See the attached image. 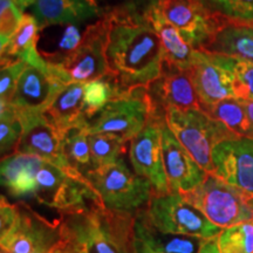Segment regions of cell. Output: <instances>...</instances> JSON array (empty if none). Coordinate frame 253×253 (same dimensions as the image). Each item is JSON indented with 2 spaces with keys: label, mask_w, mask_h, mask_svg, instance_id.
Masks as SVG:
<instances>
[{
  "label": "cell",
  "mask_w": 253,
  "mask_h": 253,
  "mask_svg": "<svg viewBox=\"0 0 253 253\" xmlns=\"http://www.w3.org/2000/svg\"><path fill=\"white\" fill-rule=\"evenodd\" d=\"M108 20L109 75L122 90L148 87L162 75L164 54L156 31L135 4L103 8Z\"/></svg>",
  "instance_id": "1"
},
{
  "label": "cell",
  "mask_w": 253,
  "mask_h": 253,
  "mask_svg": "<svg viewBox=\"0 0 253 253\" xmlns=\"http://www.w3.org/2000/svg\"><path fill=\"white\" fill-rule=\"evenodd\" d=\"M58 224L60 240L69 253H136L135 213L93 204L62 213Z\"/></svg>",
  "instance_id": "2"
},
{
  "label": "cell",
  "mask_w": 253,
  "mask_h": 253,
  "mask_svg": "<svg viewBox=\"0 0 253 253\" xmlns=\"http://www.w3.org/2000/svg\"><path fill=\"white\" fill-rule=\"evenodd\" d=\"M0 232V245L11 253H49L60 242L59 224H52L26 204L9 203L4 196Z\"/></svg>",
  "instance_id": "3"
},
{
  "label": "cell",
  "mask_w": 253,
  "mask_h": 253,
  "mask_svg": "<svg viewBox=\"0 0 253 253\" xmlns=\"http://www.w3.org/2000/svg\"><path fill=\"white\" fill-rule=\"evenodd\" d=\"M166 122L177 140L207 173H213L214 147L238 137L202 109L169 108L166 110Z\"/></svg>",
  "instance_id": "4"
},
{
  "label": "cell",
  "mask_w": 253,
  "mask_h": 253,
  "mask_svg": "<svg viewBox=\"0 0 253 253\" xmlns=\"http://www.w3.org/2000/svg\"><path fill=\"white\" fill-rule=\"evenodd\" d=\"M84 177L108 210L136 213L147 207L154 194L149 181L132 172L123 158L91 169Z\"/></svg>",
  "instance_id": "5"
},
{
  "label": "cell",
  "mask_w": 253,
  "mask_h": 253,
  "mask_svg": "<svg viewBox=\"0 0 253 253\" xmlns=\"http://www.w3.org/2000/svg\"><path fill=\"white\" fill-rule=\"evenodd\" d=\"M142 212L155 229L169 235L212 240L223 230L211 223L178 192L153 194Z\"/></svg>",
  "instance_id": "6"
},
{
  "label": "cell",
  "mask_w": 253,
  "mask_h": 253,
  "mask_svg": "<svg viewBox=\"0 0 253 253\" xmlns=\"http://www.w3.org/2000/svg\"><path fill=\"white\" fill-rule=\"evenodd\" d=\"M156 113L147 87L123 90L89 121V132L113 134L130 142Z\"/></svg>",
  "instance_id": "7"
},
{
  "label": "cell",
  "mask_w": 253,
  "mask_h": 253,
  "mask_svg": "<svg viewBox=\"0 0 253 253\" xmlns=\"http://www.w3.org/2000/svg\"><path fill=\"white\" fill-rule=\"evenodd\" d=\"M183 195L186 201L220 229L253 219L248 196L213 173H208L201 185Z\"/></svg>",
  "instance_id": "8"
},
{
  "label": "cell",
  "mask_w": 253,
  "mask_h": 253,
  "mask_svg": "<svg viewBox=\"0 0 253 253\" xmlns=\"http://www.w3.org/2000/svg\"><path fill=\"white\" fill-rule=\"evenodd\" d=\"M108 20L102 14L84 28L80 46L59 65H52L65 84H88L109 74L107 60Z\"/></svg>",
  "instance_id": "9"
},
{
  "label": "cell",
  "mask_w": 253,
  "mask_h": 253,
  "mask_svg": "<svg viewBox=\"0 0 253 253\" xmlns=\"http://www.w3.org/2000/svg\"><path fill=\"white\" fill-rule=\"evenodd\" d=\"M160 14L195 49L204 48L224 21L211 13L201 0H155Z\"/></svg>",
  "instance_id": "10"
},
{
  "label": "cell",
  "mask_w": 253,
  "mask_h": 253,
  "mask_svg": "<svg viewBox=\"0 0 253 253\" xmlns=\"http://www.w3.org/2000/svg\"><path fill=\"white\" fill-rule=\"evenodd\" d=\"M166 115L154 114L137 136L129 144V160L136 175L148 179L154 194L170 192L168 184L162 153V131L161 126Z\"/></svg>",
  "instance_id": "11"
},
{
  "label": "cell",
  "mask_w": 253,
  "mask_h": 253,
  "mask_svg": "<svg viewBox=\"0 0 253 253\" xmlns=\"http://www.w3.org/2000/svg\"><path fill=\"white\" fill-rule=\"evenodd\" d=\"M65 86L67 84L50 63L27 65L19 78L9 106L18 114L45 113Z\"/></svg>",
  "instance_id": "12"
},
{
  "label": "cell",
  "mask_w": 253,
  "mask_h": 253,
  "mask_svg": "<svg viewBox=\"0 0 253 253\" xmlns=\"http://www.w3.org/2000/svg\"><path fill=\"white\" fill-rule=\"evenodd\" d=\"M18 115L23 123V134L15 153L39 157L68 171L75 170L69 166L63 153V134L50 122L45 113H26Z\"/></svg>",
  "instance_id": "13"
},
{
  "label": "cell",
  "mask_w": 253,
  "mask_h": 253,
  "mask_svg": "<svg viewBox=\"0 0 253 253\" xmlns=\"http://www.w3.org/2000/svg\"><path fill=\"white\" fill-rule=\"evenodd\" d=\"M213 175L253 197V140L237 137L216 145L212 153Z\"/></svg>",
  "instance_id": "14"
},
{
  "label": "cell",
  "mask_w": 253,
  "mask_h": 253,
  "mask_svg": "<svg viewBox=\"0 0 253 253\" xmlns=\"http://www.w3.org/2000/svg\"><path fill=\"white\" fill-rule=\"evenodd\" d=\"M191 73L192 82L201 103V109L213 106L226 99H237L235 77L221 65L217 56L202 49H196Z\"/></svg>",
  "instance_id": "15"
},
{
  "label": "cell",
  "mask_w": 253,
  "mask_h": 253,
  "mask_svg": "<svg viewBox=\"0 0 253 253\" xmlns=\"http://www.w3.org/2000/svg\"><path fill=\"white\" fill-rule=\"evenodd\" d=\"M161 131L164 170L170 192H191L204 182L208 173L196 163L181 142L177 140L166 120L161 126Z\"/></svg>",
  "instance_id": "16"
},
{
  "label": "cell",
  "mask_w": 253,
  "mask_h": 253,
  "mask_svg": "<svg viewBox=\"0 0 253 253\" xmlns=\"http://www.w3.org/2000/svg\"><path fill=\"white\" fill-rule=\"evenodd\" d=\"M155 109L166 115L169 108L201 109L190 71L176 68L164 62L163 73L147 87Z\"/></svg>",
  "instance_id": "17"
},
{
  "label": "cell",
  "mask_w": 253,
  "mask_h": 253,
  "mask_svg": "<svg viewBox=\"0 0 253 253\" xmlns=\"http://www.w3.org/2000/svg\"><path fill=\"white\" fill-rule=\"evenodd\" d=\"M33 15L40 30L55 25H79L101 18L96 0H36Z\"/></svg>",
  "instance_id": "18"
},
{
  "label": "cell",
  "mask_w": 253,
  "mask_h": 253,
  "mask_svg": "<svg viewBox=\"0 0 253 253\" xmlns=\"http://www.w3.org/2000/svg\"><path fill=\"white\" fill-rule=\"evenodd\" d=\"M134 236L136 253H198L207 242L161 232L145 219L142 210L135 213Z\"/></svg>",
  "instance_id": "19"
},
{
  "label": "cell",
  "mask_w": 253,
  "mask_h": 253,
  "mask_svg": "<svg viewBox=\"0 0 253 253\" xmlns=\"http://www.w3.org/2000/svg\"><path fill=\"white\" fill-rule=\"evenodd\" d=\"M145 14L153 24L162 43L164 62L183 71H190L195 62L196 49L189 45L179 32L160 14L154 1L145 6Z\"/></svg>",
  "instance_id": "20"
},
{
  "label": "cell",
  "mask_w": 253,
  "mask_h": 253,
  "mask_svg": "<svg viewBox=\"0 0 253 253\" xmlns=\"http://www.w3.org/2000/svg\"><path fill=\"white\" fill-rule=\"evenodd\" d=\"M202 50L253 65V24L225 23Z\"/></svg>",
  "instance_id": "21"
},
{
  "label": "cell",
  "mask_w": 253,
  "mask_h": 253,
  "mask_svg": "<svg viewBox=\"0 0 253 253\" xmlns=\"http://www.w3.org/2000/svg\"><path fill=\"white\" fill-rule=\"evenodd\" d=\"M43 160L24 154H12L1 160V184L13 197H33L36 176Z\"/></svg>",
  "instance_id": "22"
},
{
  "label": "cell",
  "mask_w": 253,
  "mask_h": 253,
  "mask_svg": "<svg viewBox=\"0 0 253 253\" xmlns=\"http://www.w3.org/2000/svg\"><path fill=\"white\" fill-rule=\"evenodd\" d=\"M39 24L34 15L24 13L18 30L5 46L1 47V65L25 61L27 65L43 66L47 61L38 50Z\"/></svg>",
  "instance_id": "23"
},
{
  "label": "cell",
  "mask_w": 253,
  "mask_h": 253,
  "mask_svg": "<svg viewBox=\"0 0 253 253\" xmlns=\"http://www.w3.org/2000/svg\"><path fill=\"white\" fill-rule=\"evenodd\" d=\"M84 84L73 82L62 88L45 115L60 131L65 132L72 126L88 122L84 110Z\"/></svg>",
  "instance_id": "24"
},
{
  "label": "cell",
  "mask_w": 253,
  "mask_h": 253,
  "mask_svg": "<svg viewBox=\"0 0 253 253\" xmlns=\"http://www.w3.org/2000/svg\"><path fill=\"white\" fill-rule=\"evenodd\" d=\"M89 121L72 126L62 135L63 153L73 169L86 176L93 169L89 147Z\"/></svg>",
  "instance_id": "25"
},
{
  "label": "cell",
  "mask_w": 253,
  "mask_h": 253,
  "mask_svg": "<svg viewBox=\"0 0 253 253\" xmlns=\"http://www.w3.org/2000/svg\"><path fill=\"white\" fill-rule=\"evenodd\" d=\"M209 116L223 123L238 137L253 140V129L246 114L245 107L238 99H226L213 106L202 108Z\"/></svg>",
  "instance_id": "26"
},
{
  "label": "cell",
  "mask_w": 253,
  "mask_h": 253,
  "mask_svg": "<svg viewBox=\"0 0 253 253\" xmlns=\"http://www.w3.org/2000/svg\"><path fill=\"white\" fill-rule=\"evenodd\" d=\"M121 91L123 90L109 74L84 84V110L86 118L91 121Z\"/></svg>",
  "instance_id": "27"
},
{
  "label": "cell",
  "mask_w": 253,
  "mask_h": 253,
  "mask_svg": "<svg viewBox=\"0 0 253 253\" xmlns=\"http://www.w3.org/2000/svg\"><path fill=\"white\" fill-rule=\"evenodd\" d=\"M126 141L113 134H90L89 147L93 169L114 164L122 160Z\"/></svg>",
  "instance_id": "28"
},
{
  "label": "cell",
  "mask_w": 253,
  "mask_h": 253,
  "mask_svg": "<svg viewBox=\"0 0 253 253\" xmlns=\"http://www.w3.org/2000/svg\"><path fill=\"white\" fill-rule=\"evenodd\" d=\"M216 243L219 253H253V219L223 229Z\"/></svg>",
  "instance_id": "29"
},
{
  "label": "cell",
  "mask_w": 253,
  "mask_h": 253,
  "mask_svg": "<svg viewBox=\"0 0 253 253\" xmlns=\"http://www.w3.org/2000/svg\"><path fill=\"white\" fill-rule=\"evenodd\" d=\"M224 23L253 24V0H201Z\"/></svg>",
  "instance_id": "30"
},
{
  "label": "cell",
  "mask_w": 253,
  "mask_h": 253,
  "mask_svg": "<svg viewBox=\"0 0 253 253\" xmlns=\"http://www.w3.org/2000/svg\"><path fill=\"white\" fill-rule=\"evenodd\" d=\"M0 151L4 158L15 153L23 134V123L11 106H0Z\"/></svg>",
  "instance_id": "31"
},
{
  "label": "cell",
  "mask_w": 253,
  "mask_h": 253,
  "mask_svg": "<svg viewBox=\"0 0 253 253\" xmlns=\"http://www.w3.org/2000/svg\"><path fill=\"white\" fill-rule=\"evenodd\" d=\"M216 56L221 65L229 68L235 77L233 84L237 99L240 101L253 100V65L227 56Z\"/></svg>",
  "instance_id": "32"
},
{
  "label": "cell",
  "mask_w": 253,
  "mask_h": 253,
  "mask_svg": "<svg viewBox=\"0 0 253 253\" xmlns=\"http://www.w3.org/2000/svg\"><path fill=\"white\" fill-rule=\"evenodd\" d=\"M27 63L18 61L1 65L0 71V106H9L17 88L19 78L23 74Z\"/></svg>",
  "instance_id": "33"
},
{
  "label": "cell",
  "mask_w": 253,
  "mask_h": 253,
  "mask_svg": "<svg viewBox=\"0 0 253 253\" xmlns=\"http://www.w3.org/2000/svg\"><path fill=\"white\" fill-rule=\"evenodd\" d=\"M24 12L13 0H0V47L5 46L18 30Z\"/></svg>",
  "instance_id": "34"
},
{
  "label": "cell",
  "mask_w": 253,
  "mask_h": 253,
  "mask_svg": "<svg viewBox=\"0 0 253 253\" xmlns=\"http://www.w3.org/2000/svg\"><path fill=\"white\" fill-rule=\"evenodd\" d=\"M198 253H219L216 239L207 240L203 244V246H202V249L199 250Z\"/></svg>",
  "instance_id": "35"
},
{
  "label": "cell",
  "mask_w": 253,
  "mask_h": 253,
  "mask_svg": "<svg viewBox=\"0 0 253 253\" xmlns=\"http://www.w3.org/2000/svg\"><path fill=\"white\" fill-rule=\"evenodd\" d=\"M242 102L244 104L246 114H248V118L250 120V123H251L252 129H253V100L242 101Z\"/></svg>",
  "instance_id": "36"
},
{
  "label": "cell",
  "mask_w": 253,
  "mask_h": 253,
  "mask_svg": "<svg viewBox=\"0 0 253 253\" xmlns=\"http://www.w3.org/2000/svg\"><path fill=\"white\" fill-rule=\"evenodd\" d=\"M13 1L15 2V4H17L18 7L24 12V9L26 8V7H28V6L32 5V4L34 5L36 0H13Z\"/></svg>",
  "instance_id": "37"
},
{
  "label": "cell",
  "mask_w": 253,
  "mask_h": 253,
  "mask_svg": "<svg viewBox=\"0 0 253 253\" xmlns=\"http://www.w3.org/2000/svg\"><path fill=\"white\" fill-rule=\"evenodd\" d=\"M49 253H69V252H68V250L66 249V246L63 245V243L60 240L58 244H56L52 250H50Z\"/></svg>",
  "instance_id": "38"
},
{
  "label": "cell",
  "mask_w": 253,
  "mask_h": 253,
  "mask_svg": "<svg viewBox=\"0 0 253 253\" xmlns=\"http://www.w3.org/2000/svg\"><path fill=\"white\" fill-rule=\"evenodd\" d=\"M249 205H250V208H251V210H252V213H253V197L249 198Z\"/></svg>",
  "instance_id": "39"
},
{
  "label": "cell",
  "mask_w": 253,
  "mask_h": 253,
  "mask_svg": "<svg viewBox=\"0 0 253 253\" xmlns=\"http://www.w3.org/2000/svg\"><path fill=\"white\" fill-rule=\"evenodd\" d=\"M0 253H11V252L7 251V250H6V249H2L1 248V252H0Z\"/></svg>",
  "instance_id": "40"
},
{
  "label": "cell",
  "mask_w": 253,
  "mask_h": 253,
  "mask_svg": "<svg viewBox=\"0 0 253 253\" xmlns=\"http://www.w3.org/2000/svg\"><path fill=\"white\" fill-rule=\"evenodd\" d=\"M96 1H97V0H96Z\"/></svg>",
  "instance_id": "41"
}]
</instances>
